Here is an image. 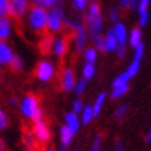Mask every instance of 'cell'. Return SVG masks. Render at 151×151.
<instances>
[{"mask_svg":"<svg viewBox=\"0 0 151 151\" xmlns=\"http://www.w3.org/2000/svg\"><path fill=\"white\" fill-rule=\"evenodd\" d=\"M86 27L89 36H90L92 40L101 36V32H103V14H101L100 4L97 1H92L89 4V7H87Z\"/></svg>","mask_w":151,"mask_h":151,"instance_id":"1","label":"cell"},{"mask_svg":"<svg viewBox=\"0 0 151 151\" xmlns=\"http://www.w3.org/2000/svg\"><path fill=\"white\" fill-rule=\"evenodd\" d=\"M19 110L22 116L31 119L33 124L43 121V111L39 107V100L33 94H27L24 97L19 103Z\"/></svg>","mask_w":151,"mask_h":151,"instance_id":"2","label":"cell"},{"mask_svg":"<svg viewBox=\"0 0 151 151\" xmlns=\"http://www.w3.org/2000/svg\"><path fill=\"white\" fill-rule=\"evenodd\" d=\"M28 25L36 33H43L47 31V21H49V11L43 7L33 6L28 13Z\"/></svg>","mask_w":151,"mask_h":151,"instance_id":"3","label":"cell"},{"mask_svg":"<svg viewBox=\"0 0 151 151\" xmlns=\"http://www.w3.org/2000/svg\"><path fill=\"white\" fill-rule=\"evenodd\" d=\"M67 18H65V13L61 7H54V9L49 10V21H47V31L50 33H58L61 32L65 27Z\"/></svg>","mask_w":151,"mask_h":151,"instance_id":"4","label":"cell"},{"mask_svg":"<svg viewBox=\"0 0 151 151\" xmlns=\"http://www.w3.org/2000/svg\"><path fill=\"white\" fill-rule=\"evenodd\" d=\"M54 72H55L54 65L51 64L50 61H46V60L40 61L36 67V71H35L36 78L40 82H49V81H51L53 76H54Z\"/></svg>","mask_w":151,"mask_h":151,"instance_id":"5","label":"cell"},{"mask_svg":"<svg viewBox=\"0 0 151 151\" xmlns=\"http://www.w3.org/2000/svg\"><path fill=\"white\" fill-rule=\"evenodd\" d=\"M29 10V0H10V15L14 18H22Z\"/></svg>","mask_w":151,"mask_h":151,"instance_id":"6","label":"cell"},{"mask_svg":"<svg viewBox=\"0 0 151 151\" xmlns=\"http://www.w3.org/2000/svg\"><path fill=\"white\" fill-rule=\"evenodd\" d=\"M32 133H33V136H35V139L40 143H47L51 137L50 129H49V126H47V124L45 122V121L33 124Z\"/></svg>","mask_w":151,"mask_h":151,"instance_id":"7","label":"cell"},{"mask_svg":"<svg viewBox=\"0 0 151 151\" xmlns=\"http://www.w3.org/2000/svg\"><path fill=\"white\" fill-rule=\"evenodd\" d=\"M61 87L65 92H73L75 85H76V79H75V73L71 68H65L61 73Z\"/></svg>","mask_w":151,"mask_h":151,"instance_id":"8","label":"cell"},{"mask_svg":"<svg viewBox=\"0 0 151 151\" xmlns=\"http://www.w3.org/2000/svg\"><path fill=\"white\" fill-rule=\"evenodd\" d=\"M89 37H90L89 36V32H87V29L85 27L75 32V35H73V43H75V50L78 51V53H82V51L86 50V43Z\"/></svg>","mask_w":151,"mask_h":151,"instance_id":"9","label":"cell"},{"mask_svg":"<svg viewBox=\"0 0 151 151\" xmlns=\"http://www.w3.org/2000/svg\"><path fill=\"white\" fill-rule=\"evenodd\" d=\"M58 134H60V150L65 151L67 147L72 143V139H73V134H75V133H73L67 125H63V126H60V129H58Z\"/></svg>","mask_w":151,"mask_h":151,"instance_id":"10","label":"cell"},{"mask_svg":"<svg viewBox=\"0 0 151 151\" xmlns=\"http://www.w3.org/2000/svg\"><path fill=\"white\" fill-rule=\"evenodd\" d=\"M51 51H53V54H54L55 57H58V58L64 57V55L67 54V51H68V42H67V39L63 36L54 39Z\"/></svg>","mask_w":151,"mask_h":151,"instance_id":"11","label":"cell"},{"mask_svg":"<svg viewBox=\"0 0 151 151\" xmlns=\"http://www.w3.org/2000/svg\"><path fill=\"white\" fill-rule=\"evenodd\" d=\"M14 57H15V54H14L13 49H11L6 42L1 40V43H0V64L10 65Z\"/></svg>","mask_w":151,"mask_h":151,"instance_id":"12","label":"cell"},{"mask_svg":"<svg viewBox=\"0 0 151 151\" xmlns=\"http://www.w3.org/2000/svg\"><path fill=\"white\" fill-rule=\"evenodd\" d=\"M104 37H105V51H107V53H114V51H116L119 43H118L116 36H115L114 28L108 29V31L105 32Z\"/></svg>","mask_w":151,"mask_h":151,"instance_id":"13","label":"cell"},{"mask_svg":"<svg viewBox=\"0 0 151 151\" xmlns=\"http://www.w3.org/2000/svg\"><path fill=\"white\" fill-rule=\"evenodd\" d=\"M64 118H65V125H67L73 133H76L79 129H81V119H79L76 112H73V111L67 112Z\"/></svg>","mask_w":151,"mask_h":151,"instance_id":"14","label":"cell"},{"mask_svg":"<svg viewBox=\"0 0 151 151\" xmlns=\"http://www.w3.org/2000/svg\"><path fill=\"white\" fill-rule=\"evenodd\" d=\"M114 31H115V36L118 39L119 45L126 46V40L129 39V33H128V31H126V27H125L122 22H116L114 25Z\"/></svg>","mask_w":151,"mask_h":151,"instance_id":"15","label":"cell"},{"mask_svg":"<svg viewBox=\"0 0 151 151\" xmlns=\"http://www.w3.org/2000/svg\"><path fill=\"white\" fill-rule=\"evenodd\" d=\"M11 35V22L7 17H1L0 18V39L4 42L9 39Z\"/></svg>","mask_w":151,"mask_h":151,"instance_id":"16","label":"cell"},{"mask_svg":"<svg viewBox=\"0 0 151 151\" xmlns=\"http://www.w3.org/2000/svg\"><path fill=\"white\" fill-rule=\"evenodd\" d=\"M129 45L134 49L136 46H139L140 43H143L142 42V31H140V28H133L132 31L129 32Z\"/></svg>","mask_w":151,"mask_h":151,"instance_id":"17","label":"cell"},{"mask_svg":"<svg viewBox=\"0 0 151 151\" xmlns=\"http://www.w3.org/2000/svg\"><path fill=\"white\" fill-rule=\"evenodd\" d=\"M97 54H99V50L96 47H86V50L83 51V58H85V63H90V64H94L97 61Z\"/></svg>","mask_w":151,"mask_h":151,"instance_id":"18","label":"cell"},{"mask_svg":"<svg viewBox=\"0 0 151 151\" xmlns=\"http://www.w3.org/2000/svg\"><path fill=\"white\" fill-rule=\"evenodd\" d=\"M105 97H107V93H105V92H101L100 94L97 96L96 100H94V104H93L94 116H99V114L101 112V110H103V105H104V103H105Z\"/></svg>","mask_w":151,"mask_h":151,"instance_id":"19","label":"cell"},{"mask_svg":"<svg viewBox=\"0 0 151 151\" xmlns=\"http://www.w3.org/2000/svg\"><path fill=\"white\" fill-rule=\"evenodd\" d=\"M94 118H96V116H94L93 105H87V107H85V110L82 111V124L83 125H89Z\"/></svg>","mask_w":151,"mask_h":151,"instance_id":"20","label":"cell"},{"mask_svg":"<svg viewBox=\"0 0 151 151\" xmlns=\"http://www.w3.org/2000/svg\"><path fill=\"white\" fill-rule=\"evenodd\" d=\"M63 0H33L35 6H39V7H43L46 10H51L57 7V6L61 3Z\"/></svg>","mask_w":151,"mask_h":151,"instance_id":"21","label":"cell"},{"mask_svg":"<svg viewBox=\"0 0 151 151\" xmlns=\"http://www.w3.org/2000/svg\"><path fill=\"white\" fill-rule=\"evenodd\" d=\"M82 75H83V78L87 79V81L93 79V76L96 75V68H94V64L85 63V65H83V68H82Z\"/></svg>","mask_w":151,"mask_h":151,"instance_id":"22","label":"cell"},{"mask_svg":"<svg viewBox=\"0 0 151 151\" xmlns=\"http://www.w3.org/2000/svg\"><path fill=\"white\" fill-rule=\"evenodd\" d=\"M130 76H129L126 71H124L122 73H119L118 76L114 79L112 82V87H118V86H124V85H129V81H130Z\"/></svg>","mask_w":151,"mask_h":151,"instance_id":"23","label":"cell"},{"mask_svg":"<svg viewBox=\"0 0 151 151\" xmlns=\"http://www.w3.org/2000/svg\"><path fill=\"white\" fill-rule=\"evenodd\" d=\"M86 86H87V79H85L82 76L81 79H78V81H76V85H75L73 93H75L76 96H81L82 93H85V90H86Z\"/></svg>","mask_w":151,"mask_h":151,"instance_id":"24","label":"cell"},{"mask_svg":"<svg viewBox=\"0 0 151 151\" xmlns=\"http://www.w3.org/2000/svg\"><path fill=\"white\" fill-rule=\"evenodd\" d=\"M129 92V85H124V86H118V87H112V92H111V97L112 99H119L124 94Z\"/></svg>","mask_w":151,"mask_h":151,"instance_id":"25","label":"cell"},{"mask_svg":"<svg viewBox=\"0 0 151 151\" xmlns=\"http://www.w3.org/2000/svg\"><path fill=\"white\" fill-rule=\"evenodd\" d=\"M139 69H140V61L133 60L132 63H130V65L126 68V73H128L130 78H133V76H136V75H137Z\"/></svg>","mask_w":151,"mask_h":151,"instance_id":"26","label":"cell"},{"mask_svg":"<svg viewBox=\"0 0 151 151\" xmlns=\"http://www.w3.org/2000/svg\"><path fill=\"white\" fill-rule=\"evenodd\" d=\"M10 67H11V69H13V71L18 72V71H21V69L24 68V60L21 58L19 55H15V57L13 58V61H11Z\"/></svg>","mask_w":151,"mask_h":151,"instance_id":"27","label":"cell"},{"mask_svg":"<svg viewBox=\"0 0 151 151\" xmlns=\"http://www.w3.org/2000/svg\"><path fill=\"white\" fill-rule=\"evenodd\" d=\"M65 27L68 28V29H71V32H76V31H79L81 28H83V25L79 21H76V19H67V22H65Z\"/></svg>","mask_w":151,"mask_h":151,"instance_id":"28","label":"cell"},{"mask_svg":"<svg viewBox=\"0 0 151 151\" xmlns=\"http://www.w3.org/2000/svg\"><path fill=\"white\" fill-rule=\"evenodd\" d=\"M10 15V0H0V17Z\"/></svg>","mask_w":151,"mask_h":151,"instance_id":"29","label":"cell"},{"mask_svg":"<svg viewBox=\"0 0 151 151\" xmlns=\"http://www.w3.org/2000/svg\"><path fill=\"white\" fill-rule=\"evenodd\" d=\"M93 46L96 47L99 51H105V37L101 35V36L96 37L93 40Z\"/></svg>","mask_w":151,"mask_h":151,"instance_id":"30","label":"cell"},{"mask_svg":"<svg viewBox=\"0 0 151 151\" xmlns=\"http://www.w3.org/2000/svg\"><path fill=\"white\" fill-rule=\"evenodd\" d=\"M72 4L76 10L83 11V10H87V7H89L90 3H89V0H72Z\"/></svg>","mask_w":151,"mask_h":151,"instance_id":"31","label":"cell"},{"mask_svg":"<svg viewBox=\"0 0 151 151\" xmlns=\"http://www.w3.org/2000/svg\"><path fill=\"white\" fill-rule=\"evenodd\" d=\"M85 110V104H83L82 100H79V99H75L72 101V111L73 112H76V114H82V111Z\"/></svg>","mask_w":151,"mask_h":151,"instance_id":"32","label":"cell"},{"mask_svg":"<svg viewBox=\"0 0 151 151\" xmlns=\"http://www.w3.org/2000/svg\"><path fill=\"white\" fill-rule=\"evenodd\" d=\"M144 45L143 43H140L139 46L134 47V55H133V60H137V61H142L143 55H144Z\"/></svg>","mask_w":151,"mask_h":151,"instance_id":"33","label":"cell"},{"mask_svg":"<svg viewBox=\"0 0 151 151\" xmlns=\"http://www.w3.org/2000/svg\"><path fill=\"white\" fill-rule=\"evenodd\" d=\"M119 17H121L119 9L112 7V9L110 10V13H108V18H110V21H112L114 24H116V22H119Z\"/></svg>","mask_w":151,"mask_h":151,"instance_id":"34","label":"cell"},{"mask_svg":"<svg viewBox=\"0 0 151 151\" xmlns=\"http://www.w3.org/2000/svg\"><path fill=\"white\" fill-rule=\"evenodd\" d=\"M126 112H128V104H124V105H121L118 110L115 111V119H118V121H121V119L124 118L125 115H126Z\"/></svg>","mask_w":151,"mask_h":151,"instance_id":"35","label":"cell"},{"mask_svg":"<svg viewBox=\"0 0 151 151\" xmlns=\"http://www.w3.org/2000/svg\"><path fill=\"white\" fill-rule=\"evenodd\" d=\"M148 18H150L148 11H146V13H140L139 14V25H140V27H146L147 22H148Z\"/></svg>","mask_w":151,"mask_h":151,"instance_id":"36","label":"cell"},{"mask_svg":"<svg viewBox=\"0 0 151 151\" xmlns=\"http://www.w3.org/2000/svg\"><path fill=\"white\" fill-rule=\"evenodd\" d=\"M148 6H150V0H140L139 1V9H137V13H146L148 11Z\"/></svg>","mask_w":151,"mask_h":151,"instance_id":"37","label":"cell"},{"mask_svg":"<svg viewBox=\"0 0 151 151\" xmlns=\"http://www.w3.org/2000/svg\"><path fill=\"white\" fill-rule=\"evenodd\" d=\"M100 146H101V134H97L96 137L93 139V144L90 151H100Z\"/></svg>","mask_w":151,"mask_h":151,"instance_id":"38","label":"cell"},{"mask_svg":"<svg viewBox=\"0 0 151 151\" xmlns=\"http://www.w3.org/2000/svg\"><path fill=\"white\" fill-rule=\"evenodd\" d=\"M9 124V118L6 115L4 111H0V129H4Z\"/></svg>","mask_w":151,"mask_h":151,"instance_id":"39","label":"cell"},{"mask_svg":"<svg viewBox=\"0 0 151 151\" xmlns=\"http://www.w3.org/2000/svg\"><path fill=\"white\" fill-rule=\"evenodd\" d=\"M116 54H118L119 58H124L125 54H126V46H124V45H119L118 49H116V51H115Z\"/></svg>","mask_w":151,"mask_h":151,"instance_id":"40","label":"cell"},{"mask_svg":"<svg viewBox=\"0 0 151 151\" xmlns=\"http://www.w3.org/2000/svg\"><path fill=\"white\" fill-rule=\"evenodd\" d=\"M119 6L122 9H130V0H119Z\"/></svg>","mask_w":151,"mask_h":151,"instance_id":"41","label":"cell"},{"mask_svg":"<svg viewBox=\"0 0 151 151\" xmlns=\"http://www.w3.org/2000/svg\"><path fill=\"white\" fill-rule=\"evenodd\" d=\"M125 147H124V143L121 142V140H118L116 142V144H115V151H124Z\"/></svg>","mask_w":151,"mask_h":151,"instance_id":"42","label":"cell"},{"mask_svg":"<svg viewBox=\"0 0 151 151\" xmlns=\"http://www.w3.org/2000/svg\"><path fill=\"white\" fill-rule=\"evenodd\" d=\"M139 1H140V0H130V10H137Z\"/></svg>","mask_w":151,"mask_h":151,"instance_id":"43","label":"cell"},{"mask_svg":"<svg viewBox=\"0 0 151 151\" xmlns=\"http://www.w3.org/2000/svg\"><path fill=\"white\" fill-rule=\"evenodd\" d=\"M146 143H147V144H150V143H151V126H150V129H148V132H147Z\"/></svg>","mask_w":151,"mask_h":151,"instance_id":"44","label":"cell"},{"mask_svg":"<svg viewBox=\"0 0 151 151\" xmlns=\"http://www.w3.org/2000/svg\"><path fill=\"white\" fill-rule=\"evenodd\" d=\"M9 104L13 105V107H15V105H18V101H17V99H14V97H11L9 100Z\"/></svg>","mask_w":151,"mask_h":151,"instance_id":"45","label":"cell"},{"mask_svg":"<svg viewBox=\"0 0 151 151\" xmlns=\"http://www.w3.org/2000/svg\"><path fill=\"white\" fill-rule=\"evenodd\" d=\"M45 151H53V150H50V148H47V150H45Z\"/></svg>","mask_w":151,"mask_h":151,"instance_id":"46","label":"cell"}]
</instances>
